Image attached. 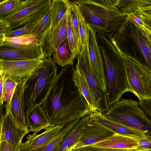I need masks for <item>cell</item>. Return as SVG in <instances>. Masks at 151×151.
Listing matches in <instances>:
<instances>
[{
    "label": "cell",
    "mask_w": 151,
    "mask_h": 151,
    "mask_svg": "<svg viewBox=\"0 0 151 151\" xmlns=\"http://www.w3.org/2000/svg\"><path fill=\"white\" fill-rule=\"evenodd\" d=\"M41 106L54 125H65L90 114V109L78 87L73 65L63 67Z\"/></svg>",
    "instance_id": "cell-1"
},
{
    "label": "cell",
    "mask_w": 151,
    "mask_h": 151,
    "mask_svg": "<svg viewBox=\"0 0 151 151\" xmlns=\"http://www.w3.org/2000/svg\"><path fill=\"white\" fill-rule=\"evenodd\" d=\"M96 39L102 56L106 82V93L110 106L130 92L122 55L111 40L98 34Z\"/></svg>",
    "instance_id": "cell-2"
},
{
    "label": "cell",
    "mask_w": 151,
    "mask_h": 151,
    "mask_svg": "<svg viewBox=\"0 0 151 151\" xmlns=\"http://www.w3.org/2000/svg\"><path fill=\"white\" fill-rule=\"evenodd\" d=\"M79 10L86 24L97 34L109 39L127 18L128 14L118 9L102 6L93 0H78L72 2Z\"/></svg>",
    "instance_id": "cell-3"
},
{
    "label": "cell",
    "mask_w": 151,
    "mask_h": 151,
    "mask_svg": "<svg viewBox=\"0 0 151 151\" xmlns=\"http://www.w3.org/2000/svg\"><path fill=\"white\" fill-rule=\"evenodd\" d=\"M57 68L51 56L43 59L38 68L28 78L24 95L26 114L41 105L55 79Z\"/></svg>",
    "instance_id": "cell-4"
},
{
    "label": "cell",
    "mask_w": 151,
    "mask_h": 151,
    "mask_svg": "<svg viewBox=\"0 0 151 151\" xmlns=\"http://www.w3.org/2000/svg\"><path fill=\"white\" fill-rule=\"evenodd\" d=\"M105 114L120 124L146 135H151V122L132 98L121 99L109 106Z\"/></svg>",
    "instance_id": "cell-5"
},
{
    "label": "cell",
    "mask_w": 151,
    "mask_h": 151,
    "mask_svg": "<svg viewBox=\"0 0 151 151\" xmlns=\"http://www.w3.org/2000/svg\"><path fill=\"white\" fill-rule=\"evenodd\" d=\"M52 2L51 0H21L10 14L0 19V34L6 35L42 18Z\"/></svg>",
    "instance_id": "cell-6"
},
{
    "label": "cell",
    "mask_w": 151,
    "mask_h": 151,
    "mask_svg": "<svg viewBox=\"0 0 151 151\" xmlns=\"http://www.w3.org/2000/svg\"><path fill=\"white\" fill-rule=\"evenodd\" d=\"M120 52L131 92L139 101L151 99V70L137 59Z\"/></svg>",
    "instance_id": "cell-7"
},
{
    "label": "cell",
    "mask_w": 151,
    "mask_h": 151,
    "mask_svg": "<svg viewBox=\"0 0 151 151\" xmlns=\"http://www.w3.org/2000/svg\"><path fill=\"white\" fill-rule=\"evenodd\" d=\"M76 65L83 72L93 95L98 111L104 113L109 108L106 92L99 84L93 73L90 64L87 45L78 55Z\"/></svg>",
    "instance_id": "cell-8"
},
{
    "label": "cell",
    "mask_w": 151,
    "mask_h": 151,
    "mask_svg": "<svg viewBox=\"0 0 151 151\" xmlns=\"http://www.w3.org/2000/svg\"><path fill=\"white\" fill-rule=\"evenodd\" d=\"M43 61L41 57L30 60L7 61L0 60V75L9 77L19 83L30 76Z\"/></svg>",
    "instance_id": "cell-9"
},
{
    "label": "cell",
    "mask_w": 151,
    "mask_h": 151,
    "mask_svg": "<svg viewBox=\"0 0 151 151\" xmlns=\"http://www.w3.org/2000/svg\"><path fill=\"white\" fill-rule=\"evenodd\" d=\"M88 52L94 75L101 87L106 92V82L103 62L96 39V33L87 24Z\"/></svg>",
    "instance_id": "cell-10"
},
{
    "label": "cell",
    "mask_w": 151,
    "mask_h": 151,
    "mask_svg": "<svg viewBox=\"0 0 151 151\" xmlns=\"http://www.w3.org/2000/svg\"><path fill=\"white\" fill-rule=\"evenodd\" d=\"M5 113L0 115V141H4L14 147L22 142L23 138L31 131L20 127L5 107Z\"/></svg>",
    "instance_id": "cell-11"
},
{
    "label": "cell",
    "mask_w": 151,
    "mask_h": 151,
    "mask_svg": "<svg viewBox=\"0 0 151 151\" xmlns=\"http://www.w3.org/2000/svg\"><path fill=\"white\" fill-rule=\"evenodd\" d=\"M117 30L132 39L141 52L145 61V65L151 70V49L139 25L128 16Z\"/></svg>",
    "instance_id": "cell-12"
},
{
    "label": "cell",
    "mask_w": 151,
    "mask_h": 151,
    "mask_svg": "<svg viewBox=\"0 0 151 151\" xmlns=\"http://www.w3.org/2000/svg\"><path fill=\"white\" fill-rule=\"evenodd\" d=\"M29 76L18 83L9 107L5 106L9 109L11 115L20 127L26 130L29 129L26 119V110L24 93L26 82Z\"/></svg>",
    "instance_id": "cell-13"
},
{
    "label": "cell",
    "mask_w": 151,
    "mask_h": 151,
    "mask_svg": "<svg viewBox=\"0 0 151 151\" xmlns=\"http://www.w3.org/2000/svg\"><path fill=\"white\" fill-rule=\"evenodd\" d=\"M42 57L39 46L25 47H0V60H33Z\"/></svg>",
    "instance_id": "cell-14"
},
{
    "label": "cell",
    "mask_w": 151,
    "mask_h": 151,
    "mask_svg": "<svg viewBox=\"0 0 151 151\" xmlns=\"http://www.w3.org/2000/svg\"><path fill=\"white\" fill-rule=\"evenodd\" d=\"M115 134L103 126L89 121L78 142L73 148L93 145L105 140Z\"/></svg>",
    "instance_id": "cell-15"
},
{
    "label": "cell",
    "mask_w": 151,
    "mask_h": 151,
    "mask_svg": "<svg viewBox=\"0 0 151 151\" xmlns=\"http://www.w3.org/2000/svg\"><path fill=\"white\" fill-rule=\"evenodd\" d=\"M89 122L103 126L116 134L139 139L146 135L117 123L109 118L105 113L99 111L91 112Z\"/></svg>",
    "instance_id": "cell-16"
},
{
    "label": "cell",
    "mask_w": 151,
    "mask_h": 151,
    "mask_svg": "<svg viewBox=\"0 0 151 151\" xmlns=\"http://www.w3.org/2000/svg\"><path fill=\"white\" fill-rule=\"evenodd\" d=\"M67 18V11L55 32L40 48L43 59L51 56L61 43L68 38Z\"/></svg>",
    "instance_id": "cell-17"
},
{
    "label": "cell",
    "mask_w": 151,
    "mask_h": 151,
    "mask_svg": "<svg viewBox=\"0 0 151 151\" xmlns=\"http://www.w3.org/2000/svg\"><path fill=\"white\" fill-rule=\"evenodd\" d=\"M89 120V115L79 119L68 132L62 142L54 151L72 150L79 141Z\"/></svg>",
    "instance_id": "cell-18"
},
{
    "label": "cell",
    "mask_w": 151,
    "mask_h": 151,
    "mask_svg": "<svg viewBox=\"0 0 151 151\" xmlns=\"http://www.w3.org/2000/svg\"><path fill=\"white\" fill-rule=\"evenodd\" d=\"M92 145L99 147L133 150L137 149L139 144L138 139L115 133L106 139Z\"/></svg>",
    "instance_id": "cell-19"
},
{
    "label": "cell",
    "mask_w": 151,
    "mask_h": 151,
    "mask_svg": "<svg viewBox=\"0 0 151 151\" xmlns=\"http://www.w3.org/2000/svg\"><path fill=\"white\" fill-rule=\"evenodd\" d=\"M26 119L31 132L37 133L54 125L51 124L41 105H39L26 112Z\"/></svg>",
    "instance_id": "cell-20"
},
{
    "label": "cell",
    "mask_w": 151,
    "mask_h": 151,
    "mask_svg": "<svg viewBox=\"0 0 151 151\" xmlns=\"http://www.w3.org/2000/svg\"><path fill=\"white\" fill-rule=\"evenodd\" d=\"M64 125H54L48 128L40 134L34 132L28 135L29 140V151L38 148L52 140L60 132Z\"/></svg>",
    "instance_id": "cell-21"
},
{
    "label": "cell",
    "mask_w": 151,
    "mask_h": 151,
    "mask_svg": "<svg viewBox=\"0 0 151 151\" xmlns=\"http://www.w3.org/2000/svg\"><path fill=\"white\" fill-rule=\"evenodd\" d=\"M70 3L71 1L69 0H52L50 6L51 24L47 31L48 33H52L57 28L62 19L66 13Z\"/></svg>",
    "instance_id": "cell-22"
},
{
    "label": "cell",
    "mask_w": 151,
    "mask_h": 151,
    "mask_svg": "<svg viewBox=\"0 0 151 151\" xmlns=\"http://www.w3.org/2000/svg\"><path fill=\"white\" fill-rule=\"evenodd\" d=\"M52 56L54 63L63 67L69 65H73L77 55L71 50L67 38L61 43Z\"/></svg>",
    "instance_id": "cell-23"
},
{
    "label": "cell",
    "mask_w": 151,
    "mask_h": 151,
    "mask_svg": "<svg viewBox=\"0 0 151 151\" xmlns=\"http://www.w3.org/2000/svg\"><path fill=\"white\" fill-rule=\"evenodd\" d=\"M75 76L80 90L86 101L91 112L98 111L93 94L81 69L76 65Z\"/></svg>",
    "instance_id": "cell-24"
},
{
    "label": "cell",
    "mask_w": 151,
    "mask_h": 151,
    "mask_svg": "<svg viewBox=\"0 0 151 151\" xmlns=\"http://www.w3.org/2000/svg\"><path fill=\"white\" fill-rule=\"evenodd\" d=\"M39 46L38 39L32 34L13 37L6 36L0 47H25Z\"/></svg>",
    "instance_id": "cell-25"
},
{
    "label": "cell",
    "mask_w": 151,
    "mask_h": 151,
    "mask_svg": "<svg viewBox=\"0 0 151 151\" xmlns=\"http://www.w3.org/2000/svg\"><path fill=\"white\" fill-rule=\"evenodd\" d=\"M80 119L64 125L60 132L50 142L37 149L29 151H54L62 142L68 132Z\"/></svg>",
    "instance_id": "cell-26"
},
{
    "label": "cell",
    "mask_w": 151,
    "mask_h": 151,
    "mask_svg": "<svg viewBox=\"0 0 151 151\" xmlns=\"http://www.w3.org/2000/svg\"><path fill=\"white\" fill-rule=\"evenodd\" d=\"M151 5V0H119L117 7L122 12L127 14L140 8Z\"/></svg>",
    "instance_id": "cell-27"
},
{
    "label": "cell",
    "mask_w": 151,
    "mask_h": 151,
    "mask_svg": "<svg viewBox=\"0 0 151 151\" xmlns=\"http://www.w3.org/2000/svg\"><path fill=\"white\" fill-rule=\"evenodd\" d=\"M67 14L68 39L69 46L72 52L78 55L82 51V49L72 24L68 8Z\"/></svg>",
    "instance_id": "cell-28"
},
{
    "label": "cell",
    "mask_w": 151,
    "mask_h": 151,
    "mask_svg": "<svg viewBox=\"0 0 151 151\" xmlns=\"http://www.w3.org/2000/svg\"><path fill=\"white\" fill-rule=\"evenodd\" d=\"M18 83L10 78H4L3 92L4 102L6 103L5 106L8 107Z\"/></svg>",
    "instance_id": "cell-29"
},
{
    "label": "cell",
    "mask_w": 151,
    "mask_h": 151,
    "mask_svg": "<svg viewBox=\"0 0 151 151\" xmlns=\"http://www.w3.org/2000/svg\"><path fill=\"white\" fill-rule=\"evenodd\" d=\"M50 6L42 18V20L37 29L33 33V34L38 39L39 41L41 39L50 27L51 24Z\"/></svg>",
    "instance_id": "cell-30"
},
{
    "label": "cell",
    "mask_w": 151,
    "mask_h": 151,
    "mask_svg": "<svg viewBox=\"0 0 151 151\" xmlns=\"http://www.w3.org/2000/svg\"><path fill=\"white\" fill-rule=\"evenodd\" d=\"M42 19V18L27 24L19 29L10 31L6 34V36L13 37L33 34L37 29Z\"/></svg>",
    "instance_id": "cell-31"
},
{
    "label": "cell",
    "mask_w": 151,
    "mask_h": 151,
    "mask_svg": "<svg viewBox=\"0 0 151 151\" xmlns=\"http://www.w3.org/2000/svg\"><path fill=\"white\" fill-rule=\"evenodd\" d=\"M76 10L78 21L79 32L83 50L87 44V24L83 16L77 6Z\"/></svg>",
    "instance_id": "cell-32"
},
{
    "label": "cell",
    "mask_w": 151,
    "mask_h": 151,
    "mask_svg": "<svg viewBox=\"0 0 151 151\" xmlns=\"http://www.w3.org/2000/svg\"><path fill=\"white\" fill-rule=\"evenodd\" d=\"M20 0H0V19L10 14L19 4Z\"/></svg>",
    "instance_id": "cell-33"
},
{
    "label": "cell",
    "mask_w": 151,
    "mask_h": 151,
    "mask_svg": "<svg viewBox=\"0 0 151 151\" xmlns=\"http://www.w3.org/2000/svg\"><path fill=\"white\" fill-rule=\"evenodd\" d=\"M68 10L72 24L81 47L78 30V21L77 13L76 6L71 1V3L68 8Z\"/></svg>",
    "instance_id": "cell-34"
},
{
    "label": "cell",
    "mask_w": 151,
    "mask_h": 151,
    "mask_svg": "<svg viewBox=\"0 0 151 151\" xmlns=\"http://www.w3.org/2000/svg\"><path fill=\"white\" fill-rule=\"evenodd\" d=\"M130 150H131L96 147L90 145L77 148H73L71 151H129Z\"/></svg>",
    "instance_id": "cell-35"
},
{
    "label": "cell",
    "mask_w": 151,
    "mask_h": 151,
    "mask_svg": "<svg viewBox=\"0 0 151 151\" xmlns=\"http://www.w3.org/2000/svg\"><path fill=\"white\" fill-rule=\"evenodd\" d=\"M139 145L137 149L151 151V135H146L138 139Z\"/></svg>",
    "instance_id": "cell-36"
},
{
    "label": "cell",
    "mask_w": 151,
    "mask_h": 151,
    "mask_svg": "<svg viewBox=\"0 0 151 151\" xmlns=\"http://www.w3.org/2000/svg\"><path fill=\"white\" fill-rule=\"evenodd\" d=\"M139 107L146 114L151 122V99L144 101H139Z\"/></svg>",
    "instance_id": "cell-37"
},
{
    "label": "cell",
    "mask_w": 151,
    "mask_h": 151,
    "mask_svg": "<svg viewBox=\"0 0 151 151\" xmlns=\"http://www.w3.org/2000/svg\"><path fill=\"white\" fill-rule=\"evenodd\" d=\"M93 1L102 6L111 9H118L119 0H93Z\"/></svg>",
    "instance_id": "cell-38"
},
{
    "label": "cell",
    "mask_w": 151,
    "mask_h": 151,
    "mask_svg": "<svg viewBox=\"0 0 151 151\" xmlns=\"http://www.w3.org/2000/svg\"><path fill=\"white\" fill-rule=\"evenodd\" d=\"M134 12L142 19L145 25L151 28V16L138 10Z\"/></svg>",
    "instance_id": "cell-39"
},
{
    "label": "cell",
    "mask_w": 151,
    "mask_h": 151,
    "mask_svg": "<svg viewBox=\"0 0 151 151\" xmlns=\"http://www.w3.org/2000/svg\"><path fill=\"white\" fill-rule=\"evenodd\" d=\"M141 28L148 46L151 49V32L144 24H138Z\"/></svg>",
    "instance_id": "cell-40"
},
{
    "label": "cell",
    "mask_w": 151,
    "mask_h": 151,
    "mask_svg": "<svg viewBox=\"0 0 151 151\" xmlns=\"http://www.w3.org/2000/svg\"><path fill=\"white\" fill-rule=\"evenodd\" d=\"M16 146L13 147L6 142L0 141V151H15Z\"/></svg>",
    "instance_id": "cell-41"
},
{
    "label": "cell",
    "mask_w": 151,
    "mask_h": 151,
    "mask_svg": "<svg viewBox=\"0 0 151 151\" xmlns=\"http://www.w3.org/2000/svg\"><path fill=\"white\" fill-rule=\"evenodd\" d=\"M29 140L28 139L24 142H21L15 148V151H29Z\"/></svg>",
    "instance_id": "cell-42"
},
{
    "label": "cell",
    "mask_w": 151,
    "mask_h": 151,
    "mask_svg": "<svg viewBox=\"0 0 151 151\" xmlns=\"http://www.w3.org/2000/svg\"><path fill=\"white\" fill-rule=\"evenodd\" d=\"M128 17L138 24L142 25L144 24L142 19L136 14L134 12L128 14Z\"/></svg>",
    "instance_id": "cell-43"
},
{
    "label": "cell",
    "mask_w": 151,
    "mask_h": 151,
    "mask_svg": "<svg viewBox=\"0 0 151 151\" xmlns=\"http://www.w3.org/2000/svg\"><path fill=\"white\" fill-rule=\"evenodd\" d=\"M0 105L3 106L4 99L3 92L4 81L5 77L1 75H0Z\"/></svg>",
    "instance_id": "cell-44"
},
{
    "label": "cell",
    "mask_w": 151,
    "mask_h": 151,
    "mask_svg": "<svg viewBox=\"0 0 151 151\" xmlns=\"http://www.w3.org/2000/svg\"><path fill=\"white\" fill-rule=\"evenodd\" d=\"M137 10L151 16V5L140 8Z\"/></svg>",
    "instance_id": "cell-45"
},
{
    "label": "cell",
    "mask_w": 151,
    "mask_h": 151,
    "mask_svg": "<svg viewBox=\"0 0 151 151\" xmlns=\"http://www.w3.org/2000/svg\"><path fill=\"white\" fill-rule=\"evenodd\" d=\"M129 151H147V150H139L138 149H136V150H131Z\"/></svg>",
    "instance_id": "cell-46"
},
{
    "label": "cell",
    "mask_w": 151,
    "mask_h": 151,
    "mask_svg": "<svg viewBox=\"0 0 151 151\" xmlns=\"http://www.w3.org/2000/svg\"><path fill=\"white\" fill-rule=\"evenodd\" d=\"M147 27L150 30V31L151 32V28H150L149 27H147V26H145Z\"/></svg>",
    "instance_id": "cell-47"
},
{
    "label": "cell",
    "mask_w": 151,
    "mask_h": 151,
    "mask_svg": "<svg viewBox=\"0 0 151 151\" xmlns=\"http://www.w3.org/2000/svg\"><path fill=\"white\" fill-rule=\"evenodd\" d=\"M71 150H66L65 151H71Z\"/></svg>",
    "instance_id": "cell-48"
}]
</instances>
